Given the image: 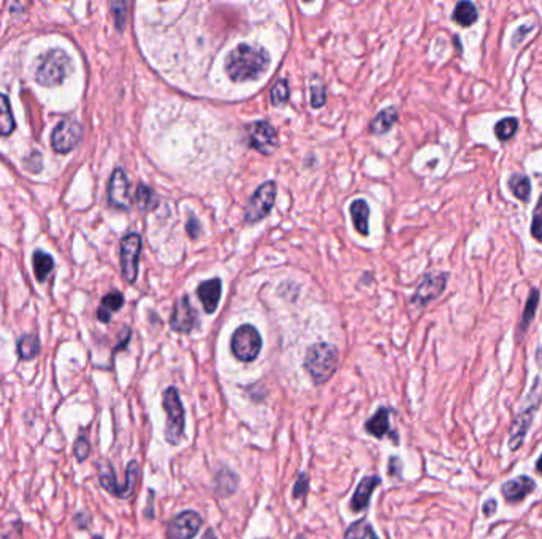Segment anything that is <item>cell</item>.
Masks as SVG:
<instances>
[{"label":"cell","mask_w":542,"mask_h":539,"mask_svg":"<svg viewBox=\"0 0 542 539\" xmlns=\"http://www.w3.org/2000/svg\"><path fill=\"white\" fill-rule=\"evenodd\" d=\"M271 57L262 46L241 43L227 54L225 71L235 82L256 81L270 69Z\"/></svg>","instance_id":"cell-1"},{"label":"cell","mask_w":542,"mask_h":539,"mask_svg":"<svg viewBox=\"0 0 542 539\" xmlns=\"http://www.w3.org/2000/svg\"><path fill=\"white\" fill-rule=\"evenodd\" d=\"M338 367V350L330 343H314L306 351L305 368L316 385L328 381Z\"/></svg>","instance_id":"cell-2"},{"label":"cell","mask_w":542,"mask_h":539,"mask_svg":"<svg viewBox=\"0 0 542 539\" xmlns=\"http://www.w3.org/2000/svg\"><path fill=\"white\" fill-rule=\"evenodd\" d=\"M74 65L71 59L62 50H51L40 57L37 69V81L41 86H57L67 78Z\"/></svg>","instance_id":"cell-3"},{"label":"cell","mask_w":542,"mask_h":539,"mask_svg":"<svg viewBox=\"0 0 542 539\" xmlns=\"http://www.w3.org/2000/svg\"><path fill=\"white\" fill-rule=\"evenodd\" d=\"M164 408L167 413L165 438L170 445H179L184 437V407L176 387H168L164 392Z\"/></svg>","instance_id":"cell-4"},{"label":"cell","mask_w":542,"mask_h":539,"mask_svg":"<svg viewBox=\"0 0 542 539\" xmlns=\"http://www.w3.org/2000/svg\"><path fill=\"white\" fill-rule=\"evenodd\" d=\"M232 353L241 362L257 359L262 350V336L252 324H243L232 336Z\"/></svg>","instance_id":"cell-5"},{"label":"cell","mask_w":542,"mask_h":539,"mask_svg":"<svg viewBox=\"0 0 542 539\" xmlns=\"http://www.w3.org/2000/svg\"><path fill=\"white\" fill-rule=\"evenodd\" d=\"M276 192L278 190H276V182L273 180H267L254 192L244 209V222L248 225H254V223L267 219L273 209Z\"/></svg>","instance_id":"cell-6"},{"label":"cell","mask_w":542,"mask_h":539,"mask_svg":"<svg viewBox=\"0 0 542 539\" xmlns=\"http://www.w3.org/2000/svg\"><path fill=\"white\" fill-rule=\"evenodd\" d=\"M246 135H248L249 148L263 155L273 154L278 148V131L267 120H256L246 125Z\"/></svg>","instance_id":"cell-7"},{"label":"cell","mask_w":542,"mask_h":539,"mask_svg":"<svg viewBox=\"0 0 542 539\" xmlns=\"http://www.w3.org/2000/svg\"><path fill=\"white\" fill-rule=\"evenodd\" d=\"M83 138V127L75 119H64L53 130L51 144L53 149L59 154H69L71 149L78 146Z\"/></svg>","instance_id":"cell-8"},{"label":"cell","mask_w":542,"mask_h":539,"mask_svg":"<svg viewBox=\"0 0 542 539\" xmlns=\"http://www.w3.org/2000/svg\"><path fill=\"white\" fill-rule=\"evenodd\" d=\"M140 252H141L140 234L130 233L120 240V266H123V275L129 283H134L137 280Z\"/></svg>","instance_id":"cell-9"},{"label":"cell","mask_w":542,"mask_h":539,"mask_svg":"<svg viewBox=\"0 0 542 539\" xmlns=\"http://www.w3.org/2000/svg\"><path fill=\"white\" fill-rule=\"evenodd\" d=\"M203 519L195 511H184L174 516L167 525V538L168 539H192L200 526Z\"/></svg>","instance_id":"cell-10"},{"label":"cell","mask_w":542,"mask_h":539,"mask_svg":"<svg viewBox=\"0 0 542 539\" xmlns=\"http://www.w3.org/2000/svg\"><path fill=\"white\" fill-rule=\"evenodd\" d=\"M447 274H429L424 277V280L419 285V288L415 289V293L412 296L411 302L415 306L425 307L426 304H430L431 301H435L436 298L443 294L445 289V285H447Z\"/></svg>","instance_id":"cell-11"},{"label":"cell","mask_w":542,"mask_h":539,"mask_svg":"<svg viewBox=\"0 0 542 539\" xmlns=\"http://www.w3.org/2000/svg\"><path fill=\"white\" fill-rule=\"evenodd\" d=\"M108 199L113 208L127 210L130 209L132 198L129 190V179L123 168H116L111 174L110 185H108Z\"/></svg>","instance_id":"cell-12"},{"label":"cell","mask_w":542,"mask_h":539,"mask_svg":"<svg viewBox=\"0 0 542 539\" xmlns=\"http://www.w3.org/2000/svg\"><path fill=\"white\" fill-rule=\"evenodd\" d=\"M195 323H197V312L190 304L189 296H183V298H179L176 304H174L172 318H170L172 329L176 332H183V334H188V332H190L195 328Z\"/></svg>","instance_id":"cell-13"},{"label":"cell","mask_w":542,"mask_h":539,"mask_svg":"<svg viewBox=\"0 0 542 539\" xmlns=\"http://www.w3.org/2000/svg\"><path fill=\"white\" fill-rule=\"evenodd\" d=\"M221 293H222V282L221 278H211V280H207L198 285L197 288V296L200 302L203 304V308L207 313H214L218 310L219 301H221Z\"/></svg>","instance_id":"cell-14"},{"label":"cell","mask_w":542,"mask_h":539,"mask_svg":"<svg viewBox=\"0 0 542 539\" xmlns=\"http://www.w3.org/2000/svg\"><path fill=\"white\" fill-rule=\"evenodd\" d=\"M379 484H381V477L379 476H365L363 480L360 481L351 500V510L354 512L363 511L365 508L370 505V496L375 492Z\"/></svg>","instance_id":"cell-15"},{"label":"cell","mask_w":542,"mask_h":539,"mask_svg":"<svg viewBox=\"0 0 542 539\" xmlns=\"http://www.w3.org/2000/svg\"><path fill=\"white\" fill-rule=\"evenodd\" d=\"M533 490H534V481L528 476H522V477H517V480L506 482L503 486V495L508 501L517 503V501H522L523 498H527Z\"/></svg>","instance_id":"cell-16"},{"label":"cell","mask_w":542,"mask_h":539,"mask_svg":"<svg viewBox=\"0 0 542 539\" xmlns=\"http://www.w3.org/2000/svg\"><path fill=\"white\" fill-rule=\"evenodd\" d=\"M99 481L102 484L106 492H110L111 495L118 496V498L127 500V495H125V490L123 486H119L118 480H116V473H114V468L108 460H102L99 463Z\"/></svg>","instance_id":"cell-17"},{"label":"cell","mask_w":542,"mask_h":539,"mask_svg":"<svg viewBox=\"0 0 542 539\" xmlns=\"http://www.w3.org/2000/svg\"><path fill=\"white\" fill-rule=\"evenodd\" d=\"M349 212L352 215L354 227L361 236H368V220H370V206L365 199H355L351 203Z\"/></svg>","instance_id":"cell-18"},{"label":"cell","mask_w":542,"mask_h":539,"mask_svg":"<svg viewBox=\"0 0 542 539\" xmlns=\"http://www.w3.org/2000/svg\"><path fill=\"white\" fill-rule=\"evenodd\" d=\"M124 306V294L119 292H111L102 299V304L97 310V318L102 323H110L114 312H118Z\"/></svg>","instance_id":"cell-19"},{"label":"cell","mask_w":542,"mask_h":539,"mask_svg":"<svg viewBox=\"0 0 542 539\" xmlns=\"http://www.w3.org/2000/svg\"><path fill=\"white\" fill-rule=\"evenodd\" d=\"M452 20H454L460 27H471L473 24L479 20V11L478 7L473 2H459L455 5L454 13H452Z\"/></svg>","instance_id":"cell-20"},{"label":"cell","mask_w":542,"mask_h":539,"mask_svg":"<svg viewBox=\"0 0 542 539\" xmlns=\"http://www.w3.org/2000/svg\"><path fill=\"white\" fill-rule=\"evenodd\" d=\"M396 120H398V111L394 106L385 108L373 119V122L370 124V131L373 135H384L395 125Z\"/></svg>","instance_id":"cell-21"},{"label":"cell","mask_w":542,"mask_h":539,"mask_svg":"<svg viewBox=\"0 0 542 539\" xmlns=\"http://www.w3.org/2000/svg\"><path fill=\"white\" fill-rule=\"evenodd\" d=\"M390 410L389 408H379L377 413L366 421L365 429L368 430L371 435H375L376 438H384L385 435L390 432V422H389Z\"/></svg>","instance_id":"cell-22"},{"label":"cell","mask_w":542,"mask_h":539,"mask_svg":"<svg viewBox=\"0 0 542 539\" xmlns=\"http://www.w3.org/2000/svg\"><path fill=\"white\" fill-rule=\"evenodd\" d=\"M508 187L517 199L522 203H528L531 196V179L525 174H512L508 180Z\"/></svg>","instance_id":"cell-23"},{"label":"cell","mask_w":542,"mask_h":539,"mask_svg":"<svg viewBox=\"0 0 542 539\" xmlns=\"http://www.w3.org/2000/svg\"><path fill=\"white\" fill-rule=\"evenodd\" d=\"M40 353V340L35 334H26L18 342V356L22 361H30Z\"/></svg>","instance_id":"cell-24"},{"label":"cell","mask_w":542,"mask_h":539,"mask_svg":"<svg viewBox=\"0 0 542 539\" xmlns=\"http://www.w3.org/2000/svg\"><path fill=\"white\" fill-rule=\"evenodd\" d=\"M15 130V119L7 95L0 94V136H8Z\"/></svg>","instance_id":"cell-25"},{"label":"cell","mask_w":542,"mask_h":539,"mask_svg":"<svg viewBox=\"0 0 542 539\" xmlns=\"http://www.w3.org/2000/svg\"><path fill=\"white\" fill-rule=\"evenodd\" d=\"M539 298H541V293L538 288H533L531 293H529L528 296V301H527V306H525V310H523V317L520 319V324H519V329H520V334H523L528 329L529 323H531L534 315H536V310H538V304H539Z\"/></svg>","instance_id":"cell-26"},{"label":"cell","mask_w":542,"mask_h":539,"mask_svg":"<svg viewBox=\"0 0 542 539\" xmlns=\"http://www.w3.org/2000/svg\"><path fill=\"white\" fill-rule=\"evenodd\" d=\"M32 261H34V271H35V275H37V280L45 282L48 274L53 271V266H54L53 257L48 255L45 252L37 250L34 253Z\"/></svg>","instance_id":"cell-27"},{"label":"cell","mask_w":542,"mask_h":539,"mask_svg":"<svg viewBox=\"0 0 542 539\" xmlns=\"http://www.w3.org/2000/svg\"><path fill=\"white\" fill-rule=\"evenodd\" d=\"M531 410H528L527 413L520 415L517 417V421L514 424V429H512V438H510V447L512 450H517V446L522 445V440L525 437L527 430L529 427V422H531V415L529 413Z\"/></svg>","instance_id":"cell-28"},{"label":"cell","mask_w":542,"mask_h":539,"mask_svg":"<svg viewBox=\"0 0 542 539\" xmlns=\"http://www.w3.org/2000/svg\"><path fill=\"white\" fill-rule=\"evenodd\" d=\"M137 204L138 208H140V210L143 212H149L155 209V206H158V195H155L154 190L151 189V187L144 185V184H140L137 189Z\"/></svg>","instance_id":"cell-29"},{"label":"cell","mask_w":542,"mask_h":539,"mask_svg":"<svg viewBox=\"0 0 542 539\" xmlns=\"http://www.w3.org/2000/svg\"><path fill=\"white\" fill-rule=\"evenodd\" d=\"M517 130H519V119L504 117L495 125V136L498 141H509L510 138H514Z\"/></svg>","instance_id":"cell-30"},{"label":"cell","mask_w":542,"mask_h":539,"mask_svg":"<svg viewBox=\"0 0 542 539\" xmlns=\"http://www.w3.org/2000/svg\"><path fill=\"white\" fill-rule=\"evenodd\" d=\"M237 482H238L237 476H235V473H232V471H228L227 468L219 471V475L216 476V489H218V492L221 495H230L232 492H235Z\"/></svg>","instance_id":"cell-31"},{"label":"cell","mask_w":542,"mask_h":539,"mask_svg":"<svg viewBox=\"0 0 542 539\" xmlns=\"http://www.w3.org/2000/svg\"><path fill=\"white\" fill-rule=\"evenodd\" d=\"M289 95H291V90H289L287 80H278L275 82L273 89H271L270 99L275 106H279L289 100Z\"/></svg>","instance_id":"cell-32"},{"label":"cell","mask_w":542,"mask_h":539,"mask_svg":"<svg viewBox=\"0 0 542 539\" xmlns=\"http://www.w3.org/2000/svg\"><path fill=\"white\" fill-rule=\"evenodd\" d=\"M531 236L542 244V195L538 199V204L533 210V222H531Z\"/></svg>","instance_id":"cell-33"},{"label":"cell","mask_w":542,"mask_h":539,"mask_svg":"<svg viewBox=\"0 0 542 539\" xmlns=\"http://www.w3.org/2000/svg\"><path fill=\"white\" fill-rule=\"evenodd\" d=\"M371 530V526L365 522V520H360V522H355L351 526H349L345 539H365L368 536V533Z\"/></svg>","instance_id":"cell-34"},{"label":"cell","mask_w":542,"mask_h":539,"mask_svg":"<svg viewBox=\"0 0 542 539\" xmlns=\"http://www.w3.org/2000/svg\"><path fill=\"white\" fill-rule=\"evenodd\" d=\"M74 451H75V457L78 462H84L89 457L90 454V445H89V440L84 437V435H80V437L76 438L75 445H74Z\"/></svg>","instance_id":"cell-35"},{"label":"cell","mask_w":542,"mask_h":539,"mask_svg":"<svg viewBox=\"0 0 542 539\" xmlns=\"http://www.w3.org/2000/svg\"><path fill=\"white\" fill-rule=\"evenodd\" d=\"M325 100H327V90H325L324 84L322 82L312 84L311 86V106L321 108L325 105Z\"/></svg>","instance_id":"cell-36"},{"label":"cell","mask_w":542,"mask_h":539,"mask_svg":"<svg viewBox=\"0 0 542 539\" xmlns=\"http://www.w3.org/2000/svg\"><path fill=\"white\" fill-rule=\"evenodd\" d=\"M308 489H310L308 475L300 473V476L297 477V482H295L293 486V498H301V496H305L308 494Z\"/></svg>","instance_id":"cell-37"},{"label":"cell","mask_w":542,"mask_h":539,"mask_svg":"<svg viewBox=\"0 0 542 539\" xmlns=\"http://www.w3.org/2000/svg\"><path fill=\"white\" fill-rule=\"evenodd\" d=\"M125 8H127V3L124 2H114L111 3V10H113V15L114 17H116V27L119 30H123L124 27V17H125Z\"/></svg>","instance_id":"cell-38"},{"label":"cell","mask_w":542,"mask_h":539,"mask_svg":"<svg viewBox=\"0 0 542 539\" xmlns=\"http://www.w3.org/2000/svg\"><path fill=\"white\" fill-rule=\"evenodd\" d=\"M186 228H188V233L192 239H197L198 236H200V231H202V225L200 222H198L197 217H189L188 223H186Z\"/></svg>","instance_id":"cell-39"},{"label":"cell","mask_w":542,"mask_h":539,"mask_svg":"<svg viewBox=\"0 0 542 539\" xmlns=\"http://www.w3.org/2000/svg\"><path fill=\"white\" fill-rule=\"evenodd\" d=\"M400 471H401V462H400V459L391 457V459H390V468H389L390 476H398V475H400Z\"/></svg>","instance_id":"cell-40"},{"label":"cell","mask_w":542,"mask_h":539,"mask_svg":"<svg viewBox=\"0 0 542 539\" xmlns=\"http://www.w3.org/2000/svg\"><path fill=\"white\" fill-rule=\"evenodd\" d=\"M531 29L533 27H529V26H523L519 30H515L514 37H512V46H517V41H519V43H520V41L523 40V35H525L527 32H529V30H531Z\"/></svg>","instance_id":"cell-41"},{"label":"cell","mask_w":542,"mask_h":539,"mask_svg":"<svg viewBox=\"0 0 542 539\" xmlns=\"http://www.w3.org/2000/svg\"><path fill=\"white\" fill-rule=\"evenodd\" d=\"M86 520L89 522L88 514H84V512H78L76 516H75V524H76L78 529H86V526H88L86 525Z\"/></svg>","instance_id":"cell-42"},{"label":"cell","mask_w":542,"mask_h":539,"mask_svg":"<svg viewBox=\"0 0 542 539\" xmlns=\"http://www.w3.org/2000/svg\"><path fill=\"white\" fill-rule=\"evenodd\" d=\"M495 508H496V503L493 501V500H490L489 503H487V505L484 506V512H485V516H490V514H492L493 511H495Z\"/></svg>","instance_id":"cell-43"},{"label":"cell","mask_w":542,"mask_h":539,"mask_svg":"<svg viewBox=\"0 0 542 539\" xmlns=\"http://www.w3.org/2000/svg\"><path fill=\"white\" fill-rule=\"evenodd\" d=\"M202 539H218V536H216V533H214L213 529H208Z\"/></svg>","instance_id":"cell-44"},{"label":"cell","mask_w":542,"mask_h":539,"mask_svg":"<svg viewBox=\"0 0 542 539\" xmlns=\"http://www.w3.org/2000/svg\"><path fill=\"white\" fill-rule=\"evenodd\" d=\"M368 539H379L377 538V535H376V533H375V530H370V533H368Z\"/></svg>","instance_id":"cell-45"},{"label":"cell","mask_w":542,"mask_h":539,"mask_svg":"<svg viewBox=\"0 0 542 539\" xmlns=\"http://www.w3.org/2000/svg\"><path fill=\"white\" fill-rule=\"evenodd\" d=\"M538 471H539V473H542V456L538 460Z\"/></svg>","instance_id":"cell-46"},{"label":"cell","mask_w":542,"mask_h":539,"mask_svg":"<svg viewBox=\"0 0 542 539\" xmlns=\"http://www.w3.org/2000/svg\"><path fill=\"white\" fill-rule=\"evenodd\" d=\"M94 539H102V536H94Z\"/></svg>","instance_id":"cell-47"}]
</instances>
